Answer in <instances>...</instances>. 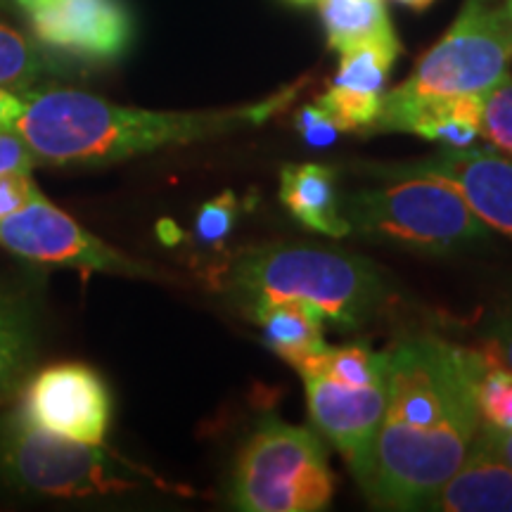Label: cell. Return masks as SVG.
<instances>
[{
    "instance_id": "6da1fadb",
    "label": "cell",
    "mask_w": 512,
    "mask_h": 512,
    "mask_svg": "<svg viewBox=\"0 0 512 512\" xmlns=\"http://www.w3.org/2000/svg\"><path fill=\"white\" fill-rule=\"evenodd\" d=\"M484 351L413 337L387 354V408L361 486L387 510H420L463 463L482 418Z\"/></svg>"
},
{
    "instance_id": "7a4b0ae2",
    "label": "cell",
    "mask_w": 512,
    "mask_h": 512,
    "mask_svg": "<svg viewBox=\"0 0 512 512\" xmlns=\"http://www.w3.org/2000/svg\"><path fill=\"white\" fill-rule=\"evenodd\" d=\"M302 86L292 83L249 105L197 112L126 107L76 88L0 86V128L27 147L36 164L105 166L266 124L290 107Z\"/></svg>"
},
{
    "instance_id": "3957f363",
    "label": "cell",
    "mask_w": 512,
    "mask_h": 512,
    "mask_svg": "<svg viewBox=\"0 0 512 512\" xmlns=\"http://www.w3.org/2000/svg\"><path fill=\"white\" fill-rule=\"evenodd\" d=\"M223 283L247 313L297 299L316 306L325 323L342 330L366 325L387 302L382 271L370 261L285 242L242 249L223 273Z\"/></svg>"
},
{
    "instance_id": "277c9868",
    "label": "cell",
    "mask_w": 512,
    "mask_h": 512,
    "mask_svg": "<svg viewBox=\"0 0 512 512\" xmlns=\"http://www.w3.org/2000/svg\"><path fill=\"white\" fill-rule=\"evenodd\" d=\"M351 235L418 252H458L489 238L491 228L458 188L434 174H406L339 202Z\"/></svg>"
},
{
    "instance_id": "5b68a950",
    "label": "cell",
    "mask_w": 512,
    "mask_h": 512,
    "mask_svg": "<svg viewBox=\"0 0 512 512\" xmlns=\"http://www.w3.org/2000/svg\"><path fill=\"white\" fill-rule=\"evenodd\" d=\"M294 370L304 377L313 425L337 446L361 484L387 408V354L366 344H325Z\"/></svg>"
},
{
    "instance_id": "8992f818",
    "label": "cell",
    "mask_w": 512,
    "mask_h": 512,
    "mask_svg": "<svg viewBox=\"0 0 512 512\" xmlns=\"http://www.w3.org/2000/svg\"><path fill=\"white\" fill-rule=\"evenodd\" d=\"M0 247L43 266L79 268L133 280H171L162 268L131 259L55 207L34 183L31 171L0 176Z\"/></svg>"
},
{
    "instance_id": "52a82bcc",
    "label": "cell",
    "mask_w": 512,
    "mask_h": 512,
    "mask_svg": "<svg viewBox=\"0 0 512 512\" xmlns=\"http://www.w3.org/2000/svg\"><path fill=\"white\" fill-rule=\"evenodd\" d=\"M335 494L325 448L304 427L268 418L240 451L233 505L247 512H318Z\"/></svg>"
},
{
    "instance_id": "ba28073f",
    "label": "cell",
    "mask_w": 512,
    "mask_h": 512,
    "mask_svg": "<svg viewBox=\"0 0 512 512\" xmlns=\"http://www.w3.org/2000/svg\"><path fill=\"white\" fill-rule=\"evenodd\" d=\"M124 484L102 446L76 444L31 425L17 403L0 411V496L60 501Z\"/></svg>"
},
{
    "instance_id": "9c48e42d",
    "label": "cell",
    "mask_w": 512,
    "mask_h": 512,
    "mask_svg": "<svg viewBox=\"0 0 512 512\" xmlns=\"http://www.w3.org/2000/svg\"><path fill=\"white\" fill-rule=\"evenodd\" d=\"M512 19L494 0H465L437 46L427 50L401 86V98L484 95L510 76Z\"/></svg>"
},
{
    "instance_id": "30bf717a",
    "label": "cell",
    "mask_w": 512,
    "mask_h": 512,
    "mask_svg": "<svg viewBox=\"0 0 512 512\" xmlns=\"http://www.w3.org/2000/svg\"><path fill=\"white\" fill-rule=\"evenodd\" d=\"M31 425L86 446H105L112 422V394L86 363H55L34 370L17 396Z\"/></svg>"
},
{
    "instance_id": "8fae6325",
    "label": "cell",
    "mask_w": 512,
    "mask_h": 512,
    "mask_svg": "<svg viewBox=\"0 0 512 512\" xmlns=\"http://www.w3.org/2000/svg\"><path fill=\"white\" fill-rule=\"evenodd\" d=\"M27 17L38 43L81 62H117L136 36L124 0H38Z\"/></svg>"
},
{
    "instance_id": "7c38bea8",
    "label": "cell",
    "mask_w": 512,
    "mask_h": 512,
    "mask_svg": "<svg viewBox=\"0 0 512 512\" xmlns=\"http://www.w3.org/2000/svg\"><path fill=\"white\" fill-rule=\"evenodd\" d=\"M382 174H434L458 188L463 200L486 226L512 238V159L484 150L448 147L422 162L396 166Z\"/></svg>"
},
{
    "instance_id": "4fadbf2b",
    "label": "cell",
    "mask_w": 512,
    "mask_h": 512,
    "mask_svg": "<svg viewBox=\"0 0 512 512\" xmlns=\"http://www.w3.org/2000/svg\"><path fill=\"white\" fill-rule=\"evenodd\" d=\"M401 55L396 36L368 41L339 53V67L330 88L316 100L337 126L347 131L368 133L380 114L384 86Z\"/></svg>"
},
{
    "instance_id": "5bb4252c",
    "label": "cell",
    "mask_w": 512,
    "mask_h": 512,
    "mask_svg": "<svg viewBox=\"0 0 512 512\" xmlns=\"http://www.w3.org/2000/svg\"><path fill=\"white\" fill-rule=\"evenodd\" d=\"M43 342V292L36 278L0 273V408L34 375Z\"/></svg>"
},
{
    "instance_id": "9a60e30c",
    "label": "cell",
    "mask_w": 512,
    "mask_h": 512,
    "mask_svg": "<svg viewBox=\"0 0 512 512\" xmlns=\"http://www.w3.org/2000/svg\"><path fill=\"white\" fill-rule=\"evenodd\" d=\"M482 100L484 95L401 98L389 91L368 133H415L432 143L470 147L482 136Z\"/></svg>"
},
{
    "instance_id": "2e32d148",
    "label": "cell",
    "mask_w": 512,
    "mask_h": 512,
    "mask_svg": "<svg viewBox=\"0 0 512 512\" xmlns=\"http://www.w3.org/2000/svg\"><path fill=\"white\" fill-rule=\"evenodd\" d=\"M425 508L444 512H512V467L475 437L463 463Z\"/></svg>"
},
{
    "instance_id": "e0dca14e",
    "label": "cell",
    "mask_w": 512,
    "mask_h": 512,
    "mask_svg": "<svg viewBox=\"0 0 512 512\" xmlns=\"http://www.w3.org/2000/svg\"><path fill=\"white\" fill-rule=\"evenodd\" d=\"M280 202L313 233L347 238L349 223L342 216L337 176L323 164H287L280 171Z\"/></svg>"
},
{
    "instance_id": "ac0fdd59",
    "label": "cell",
    "mask_w": 512,
    "mask_h": 512,
    "mask_svg": "<svg viewBox=\"0 0 512 512\" xmlns=\"http://www.w3.org/2000/svg\"><path fill=\"white\" fill-rule=\"evenodd\" d=\"M249 316L264 332V342L271 351L283 356L292 368L325 347V318L316 306L285 299V302L256 306Z\"/></svg>"
},
{
    "instance_id": "d6986e66",
    "label": "cell",
    "mask_w": 512,
    "mask_h": 512,
    "mask_svg": "<svg viewBox=\"0 0 512 512\" xmlns=\"http://www.w3.org/2000/svg\"><path fill=\"white\" fill-rule=\"evenodd\" d=\"M316 8L335 53L396 36L384 0H318Z\"/></svg>"
},
{
    "instance_id": "ffe728a7",
    "label": "cell",
    "mask_w": 512,
    "mask_h": 512,
    "mask_svg": "<svg viewBox=\"0 0 512 512\" xmlns=\"http://www.w3.org/2000/svg\"><path fill=\"white\" fill-rule=\"evenodd\" d=\"M48 60L22 31L0 22V86H36L48 72Z\"/></svg>"
},
{
    "instance_id": "44dd1931",
    "label": "cell",
    "mask_w": 512,
    "mask_h": 512,
    "mask_svg": "<svg viewBox=\"0 0 512 512\" xmlns=\"http://www.w3.org/2000/svg\"><path fill=\"white\" fill-rule=\"evenodd\" d=\"M477 408L482 425L512 430V370L489 361L477 384Z\"/></svg>"
},
{
    "instance_id": "7402d4cb",
    "label": "cell",
    "mask_w": 512,
    "mask_h": 512,
    "mask_svg": "<svg viewBox=\"0 0 512 512\" xmlns=\"http://www.w3.org/2000/svg\"><path fill=\"white\" fill-rule=\"evenodd\" d=\"M482 136L512 155V79L498 83L484 93Z\"/></svg>"
},
{
    "instance_id": "603a6c76",
    "label": "cell",
    "mask_w": 512,
    "mask_h": 512,
    "mask_svg": "<svg viewBox=\"0 0 512 512\" xmlns=\"http://www.w3.org/2000/svg\"><path fill=\"white\" fill-rule=\"evenodd\" d=\"M238 223V197L223 192L214 200L204 202L195 219V235L202 245H221Z\"/></svg>"
},
{
    "instance_id": "cb8c5ba5",
    "label": "cell",
    "mask_w": 512,
    "mask_h": 512,
    "mask_svg": "<svg viewBox=\"0 0 512 512\" xmlns=\"http://www.w3.org/2000/svg\"><path fill=\"white\" fill-rule=\"evenodd\" d=\"M294 126H297L304 143L311 147H330L339 138V133H344L342 128L337 126V121L332 119L323 107H318L316 102L302 107V110L297 112Z\"/></svg>"
},
{
    "instance_id": "d4e9b609",
    "label": "cell",
    "mask_w": 512,
    "mask_h": 512,
    "mask_svg": "<svg viewBox=\"0 0 512 512\" xmlns=\"http://www.w3.org/2000/svg\"><path fill=\"white\" fill-rule=\"evenodd\" d=\"M34 157L15 136L0 128V176L10 171H34Z\"/></svg>"
},
{
    "instance_id": "484cf974",
    "label": "cell",
    "mask_w": 512,
    "mask_h": 512,
    "mask_svg": "<svg viewBox=\"0 0 512 512\" xmlns=\"http://www.w3.org/2000/svg\"><path fill=\"white\" fill-rule=\"evenodd\" d=\"M484 354L496 366L512 370V316H508L498 325L494 335H491L489 351H484Z\"/></svg>"
},
{
    "instance_id": "4316f807",
    "label": "cell",
    "mask_w": 512,
    "mask_h": 512,
    "mask_svg": "<svg viewBox=\"0 0 512 512\" xmlns=\"http://www.w3.org/2000/svg\"><path fill=\"white\" fill-rule=\"evenodd\" d=\"M477 437L512 467V430H494V427L482 425L479 427Z\"/></svg>"
},
{
    "instance_id": "83f0119b",
    "label": "cell",
    "mask_w": 512,
    "mask_h": 512,
    "mask_svg": "<svg viewBox=\"0 0 512 512\" xmlns=\"http://www.w3.org/2000/svg\"><path fill=\"white\" fill-rule=\"evenodd\" d=\"M396 3L406 5V8H413V10H425L430 8L434 0H396Z\"/></svg>"
},
{
    "instance_id": "f1b7e54d",
    "label": "cell",
    "mask_w": 512,
    "mask_h": 512,
    "mask_svg": "<svg viewBox=\"0 0 512 512\" xmlns=\"http://www.w3.org/2000/svg\"><path fill=\"white\" fill-rule=\"evenodd\" d=\"M285 3L294 5V8H309V5H316L318 0H285Z\"/></svg>"
},
{
    "instance_id": "f546056e",
    "label": "cell",
    "mask_w": 512,
    "mask_h": 512,
    "mask_svg": "<svg viewBox=\"0 0 512 512\" xmlns=\"http://www.w3.org/2000/svg\"><path fill=\"white\" fill-rule=\"evenodd\" d=\"M505 12H508V17L512 19V0H508V3H505Z\"/></svg>"
}]
</instances>
